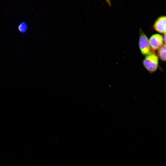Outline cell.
<instances>
[{"instance_id": "cell-1", "label": "cell", "mask_w": 166, "mask_h": 166, "mask_svg": "<svg viewBox=\"0 0 166 166\" xmlns=\"http://www.w3.org/2000/svg\"><path fill=\"white\" fill-rule=\"evenodd\" d=\"M143 64L146 69L150 73H152L157 70L158 65V58L154 53L146 56Z\"/></svg>"}, {"instance_id": "cell-2", "label": "cell", "mask_w": 166, "mask_h": 166, "mask_svg": "<svg viewBox=\"0 0 166 166\" xmlns=\"http://www.w3.org/2000/svg\"><path fill=\"white\" fill-rule=\"evenodd\" d=\"M139 46L141 53L146 56L154 53L152 50L149 40L145 34L141 29H140Z\"/></svg>"}, {"instance_id": "cell-3", "label": "cell", "mask_w": 166, "mask_h": 166, "mask_svg": "<svg viewBox=\"0 0 166 166\" xmlns=\"http://www.w3.org/2000/svg\"><path fill=\"white\" fill-rule=\"evenodd\" d=\"M163 38L161 35L158 34L152 35L149 40L152 50L153 51L159 49L164 44Z\"/></svg>"}, {"instance_id": "cell-4", "label": "cell", "mask_w": 166, "mask_h": 166, "mask_svg": "<svg viewBox=\"0 0 166 166\" xmlns=\"http://www.w3.org/2000/svg\"><path fill=\"white\" fill-rule=\"evenodd\" d=\"M153 27L159 33H166V16H161L158 18L155 22Z\"/></svg>"}, {"instance_id": "cell-5", "label": "cell", "mask_w": 166, "mask_h": 166, "mask_svg": "<svg viewBox=\"0 0 166 166\" xmlns=\"http://www.w3.org/2000/svg\"><path fill=\"white\" fill-rule=\"evenodd\" d=\"M157 54L160 59L163 61H166V45L163 44L158 49Z\"/></svg>"}, {"instance_id": "cell-6", "label": "cell", "mask_w": 166, "mask_h": 166, "mask_svg": "<svg viewBox=\"0 0 166 166\" xmlns=\"http://www.w3.org/2000/svg\"><path fill=\"white\" fill-rule=\"evenodd\" d=\"M163 41L166 45V33L164 34V35Z\"/></svg>"}]
</instances>
